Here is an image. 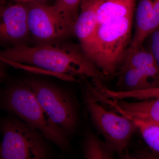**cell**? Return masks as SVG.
Instances as JSON below:
<instances>
[{
    "label": "cell",
    "mask_w": 159,
    "mask_h": 159,
    "mask_svg": "<svg viewBox=\"0 0 159 159\" xmlns=\"http://www.w3.org/2000/svg\"><path fill=\"white\" fill-rule=\"evenodd\" d=\"M116 75L118 77L117 91H135L156 88L148 77L133 68L122 66Z\"/></svg>",
    "instance_id": "13"
},
{
    "label": "cell",
    "mask_w": 159,
    "mask_h": 159,
    "mask_svg": "<svg viewBox=\"0 0 159 159\" xmlns=\"http://www.w3.org/2000/svg\"><path fill=\"white\" fill-rule=\"evenodd\" d=\"M24 83L33 91L53 122L66 133H73L78 123L76 102L68 91L49 83L29 79Z\"/></svg>",
    "instance_id": "6"
},
{
    "label": "cell",
    "mask_w": 159,
    "mask_h": 159,
    "mask_svg": "<svg viewBox=\"0 0 159 159\" xmlns=\"http://www.w3.org/2000/svg\"><path fill=\"white\" fill-rule=\"evenodd\" d=\"M97 25L83 50L105 77L116 76L131 42L136 0H96Z\"/></svg>",
    "instance_id": "1"
},
{
    "label": "cell",
    "mask_w": 159,
    "mask_h": 159,
    "mask_svg": "<svg viewBox=\"0 0 159 159\" xmlns=\"http://www.w3.org/2000/svg\"><path fill=\"white\" fill-rule=\"evenodd\" d=\"M25 4L30 34L39 44L56 41L74 33L61 19L53 6L39 2Z\"/></svg>",
    "instance_id": "7"
},
{
    "label": "cell",
    "mask_w": 159,
    "mask_h": 159,
    "mask_svg": "<svg viewBox=\"0 0 159 159\" xmlns=\"http://www.w3.org/2000/svg\"><path fill=\"white\" fill-rule=\"evenodd\" d=\"M122 66L139 70L153 83L156 87H159V68L148 48L143 46L137 48H129Z\"/></svg>",
    "instance_id": "11"
},
{
    "label": "cell",
    "mask_w": 159,
    "mask_h": 159,
    "mask_svg": "<svg viewBox=\"0 0 159 159\" xmlns=\"http://www.w3.org/2000/svg\"><path fill=\"white\" fill-rule=\"evenodd\" d=\"M153 0H138L135 15V31L131 48L143 46L144 41L152 32Z\"/></svg>",
    "instance_id": "12"
},
{
    "label": "cell",
    "mask_w": 159,
    "mask_h": 159,
    "mask_svg": "<svg viewBox=\"0 0 159 159\" xmlns=\"http://www.w3.org/2000/svg\"><path fill=\"white\" fill-rule=\"evenodd\" d=\"M82 150L84 159H110L114 157L113 152L106 143L92 132H88L86 135Z\"/></svg>",
    "instance_id": "14"
},
{
    "label": "cell",
    "mask_w": 159,
    "mask_h": 159,
    "mask_svg": "<svg viewBox=\"0 0 159 159\" xmlns=\"http://www.w3.org/2000/svg\"><path fill=\"white\" fill-rule=\"evenodd\" d=\"M122 115L134 122L147 145L154 153L159 156V123L147 122L128 115Z\"/></svg>",
    "instance_id": "15"
},
{
    "label": "cell",
    "mask_w": 159,
    "mask_h": 159,
    "mask_svg": "<svg viewBox=\"0 0 159 159\" xmlns=\"http://www.w3.org/2000/svg\"><path fill=\"white\" fill-rule=\"evenodd\" d=\"M83 99L91 121L114 152L128 155V146L137 128L130 119L106 109L86 87Z\"/></svg>",
    "instance_id": "5"
},
{
    "label": "cell",
    "mask_w": 159,
    "mask_h": 159,
    "mask_svg": "<svg viewBox=\"0 0 159 159\" xmlns=\"http://www.w3.org/2000/svg\"><path fill=\"white\" fill-rule=\"evenodd\" d=\"M95 97L99 102L109 105L121 115L159 123V98L129 102L109 99L98 93L95 94Z\"/></svg>",
    "instance_id": "9"
},
{
    "label": "cell",
    "mask_w": 159,
    "mask_h": 159,
    "mask_svg": "<svg viewBox=\"0 0 159 159\" xmlns=\"http://www.w3.org/2000/svg\"><path fill=\"white\" fill-rule=\"evenodd\" d=\"M0 106L39 131L61 150H68L69 135L52 121L24 81L11 84L2 91Z\"/></svg>",
    "instance_id": "3"
},
{
    "label": "cell",
    "mask_w": 159,
    "mask_h": 159,
    "mask_svg": "<svg viewBox=\"0 0 159 159\" xmlns=\"http://www.w3.org/2000/svg\"><path fill=\"white\" fill-rule=\"evenodd\" d=\"M80 12L74 27V34L77 38L82 51L93 37L97 25L96 0H82Z\"/></svg>",
    "instance_id": "10"
},
{
    "label": "cell",
    "mask_w": 159,
    "mask_h": 159,
    "mask_svg": "<svg viewBox=\"0 0 159 159\" xmlns=\"http://www.w3.org/2000/svg\"><path fill=\"white\" fill-rule=\"evenodd\" d=\"M112 96L116 99H134L139 100L159 98V87L139 90L114 91Z\"/></svg>",
    "instance_id": "17"
},
{
    "label": "cell",
    "mask_w": 159,
    "mask_h": 159,
    "mask_svg": "<svg viewBox=\"0 0 159 159\" xmlns=\"http://www.w3.org/2000/svg\"><path fill=\"white\" fill-rule=\"evenodd\" d=\"M16 3H26L31 2H39L44 3L45 0H11Z\"/></svg>",
    "instance_id": "19"
},
{
    "label": "cell",
    "mask_w": 159,
    "mask_h": 159,
    "mask_svg": "<svg viewBox=\"0 0 159 159\" xmlns=\"http://www.w3.org/2000/svg\"><path fill=\"white\" fill-rule=\"evenodd\" d=\"M17 118L11 116L1 119L0 130L3 139L0 146V159L51 157V148L45 137Z\"/></svg>",
    "instance_id": "4"
},
{
    "label": "cell",
    "mask_w": 159,
    "mask_h": 159,
    "mask_svg": "<svg viewBox=\"0 0 159 159\" xmlns=\"http://www.w3.org/2000/svg\"><path fill=\"white\" fill-rule=\"evenodd\" d=\"M82 0H56L53 6L54 11L63 22L74 31V24L78 15V9Z\"/></svg>",
    "instance_id": "16"
},
{
    "label": "cell",
    "mask_w": 159,
    "mask_h": 159,
    "mask_svg": "<svg viewBox=\"0 0 159 159\" xmlns=\"http://www.w3.org/2000/svg\"><path fill=\"white\" fill-rule=\"evenodd\" d=\"M1 61L29 65L67 79L79 81L76 77H86L103 81L105 77L84 53L80 46L53 42L30 47L25 43L1 51Z\"/></svg>",
    "instance_id": "2"
},
{
    "label": "cell",
    "mask_w": 159,
    "mask_h": 159,
    "mask_svg": "<svg viewBox=\"0 0 159 159\" xmlns=\"http://www.w3.org/2000/svg\"><path fill=\"white\" fill-rule=\"evenodd\" d=\"M148 49L153 55L159 68V26L149 34Z\"/></svg>",
    "instance_id": "18"
},
{
    "label": "cell",
    "mask_w": 159,
    "mask_h": 159,
    "mask_svg": "<svg viewBox=\"0 0 159 159\" xmlns=\"http://www.w3.org/2000/svg\"><path fill=\"white\" fill-rule=\"evenodd\" d=\"M30 34L25 3L1 7L0 36L2 41L15 45L24 43Z\"/></svg>",
    "instance_id": "8"
}]
</instances>
